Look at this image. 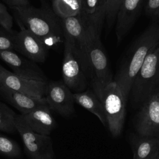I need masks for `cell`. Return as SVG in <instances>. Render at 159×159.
Masks as SVG:
<instances>
[{"instance_id":"6da1fadb","label":"cell","mask_w":159,"mask_h":159,"mask_svg":"<svg viewBox=\"0 0 159 159\" xmlns=\"http://www.w3.org/2000/svg\"><path fill=\"white\" fill-rule=\"evenodd\" d=\"M11 9L16 13L17 21L39 39L48 50L64 42L61 20L53 12L30 5Z\"/></svg>"},{"instance_id":"7a4b0ae2","label":"cell","mask_w":159,"mask_h":159,"mask_svg":"<svg viewBox=\"0 0 159 159\" xmlns=\"http://www.w3.org/2000/svg\"><path fill=\"white\" fill-rule=\"evenodd\" d=\"M159 46V25L148 26L137 39L113 80L129 97L133 81L148 55Z\"/></svg>"},{"instance_id":"3957f363","label":"cell","mask_w":159,"mask_h":159,"mask_svg":"<svg viewBox=\"0 0 159 159\" xmlns=\"http://www.w3.org/2000/svg\"><path fill=\"white\" fill-rule=\"evenodd\" d=\"M64 40L71 45L86 76H89V46L93 35L101 31L102 25L80 14L60 19Z\"/></svg>"},{"instance_id":"277c9868","label":"cell","mask_w":159,"mask_h":159,"mask_svg":"<svg viewBox=\"0 0 159 159\" xmlns=\"http://www.w3.org/2000/svg\"><path fill=\"white\" fill-rule=\"evenodd\" d=\"M103 105L107 119V127L111 135L119 137L122 131L125 104L128 97L121 88L112 81L97 96Z\"/></svg>"},{"instance_id":"5b68a950","label":"cell","mask_w":159,"mask_h":159,"mask_svg":"<svg viewBox=\"0 0 159 159\" xmlns=\"http://www.w3.org/2000/svg\"><path fill=\"white\" fill-rule=\"evenodd\" d=\"M159 88V46L147 57L131 87L134 104H142Z\"/></svg>"},{"instance_id":"8992f818","label":"cell","mask_w":159,"mask_h":159,"mask_svg":"<svg viewBox=\"0 0 159 159\" xmlns=\"http://www.w3.org/2000/svg\"><path fill=\"white\" fill-rule=\"evenodd\" d=\"M101 31L92 36L89 46V78L93 92L98 96L112 80L108 59L100 39Z\"/></svg>"},{"instance_id":"52a82bcc","label":"cell","mask_w":159,"mask_h":159,"mask_svg":"<svg viewBox=\"0 0 159 159\" xmlns=\"http://www.w3.org/2000/svg\"><path fill=\"white\" fill-rule=\"evenodd\" d=\"M15 124L29 159H53L54 151L50 135L39 134L33 131L24 122L20 114L16 116Z\"/></svg>"},{"instance_id":"ba28073f","label":"cell","mask_w":159,"mask_h":159,"mask_svg":"<svg viewBox=\"0 0 159 159\" xmlns=\"http://www.w3.org/2000/svg\"><path fill=\"white\" fill-rule=\"evenodd\" d=\"M135 126L140 137L159 138V88L142 104Z\"/></svg>"},{"instance_id":"9c48e42d","label":"cell","mask_w":159,"mask_h":159,"mask_svg":"<svg viewBox=\"0 0 159 159\" xmlns=\"http://www.w3.org/2000/svg\"><path fill=\"white\" fill-rule=\"evenodd\" d=\"M62 77L63 83L71 91L79 93L84 91L86 88V75L70 44L65 40Z\"/></svg>"},{"instance_id":"30bf717a","label":"cell","mask_w":159,"mask_h":159,"mask_svg":"<svg viewBox=\"0 0 159 159\" xmlns=\"http://www.w3.org/2000/svg\"><path fill=\"white\" fill-rule=\"evenodd\" d=\"M45 98L50 109L63 117L75 111L73 93L63 81L48 82Z\"/></svg>"},{"instance_id":"8fae6325","label":"cell","mask_w":159,"mask_h":159,"mask_svg":"<svg viewBox=\"0 0 159 159\" xmlns=\"http://www.w3.org/2000/svg\"><path fill=\"white\" fill-rule=\"evenodd\" d=\"M20 24V30L14 33V49L35 63H43L48 49L39 39Z\"/></svg>"},{"instance_id":"7c38bea8","label":"cell","mask_w":159,"mask_h":159,"mask_svg":"<svg viewBox=\"0 0 159 159\" xmlns=\"http://www.w3.org/2000/svg\"><path fill=\"white\" fill-rule=\"evenodd\" d=\"M0 58L11 68L16 75L29 80L47 82L46 75L35 62L12 50L0 52Z\"/></svg>"},{"instance_id":"4fadbf2b","label":"cell","mask_w":159,"mask_h":159,"mask_svg":"<svg viewBox=\"0 0 159 159\" xmlns=\"http://www.w3.org/2000/svg\"><path fill=\"white\" fill-rule=\"evenodd\" d=\"M0 85L27 96L43 98L45 97L48 82L29 80L16 75L12 72L0 71Z\"/></svg>"},{"instance_id":"5bb4252c","label":"cell","mask_w":159,"mask_h":159,"mask_svg":"<svg viewBox=\"0 0 159 159\" xmlns=\"http://www.w3.org/2000/svg\"><path fill=\"white\" fill-rule=\"evenodd\" d=\"M143 0H124L116 19V34L120 42L128 34L141 10Z\"/></svg>"},{"instance_id":"9a60e30c","label":"cell","mask_w":159,"mask_h":159,"mask_svg":"<svg viewBox=\"0 0 159 159\" xmlns=\"http://www.w3.org/2000/svg\"><path fill=\"white\" fill-rule=\"evenodd\" d=\"M20 116L26 124L35 132L39 134L50 135L57 125L51 110L48 104Z\"/></svg>"},{"instance_id":"2e32d148","label":"cell","mask_w":159,"mask_h":159,"mask_svg":"<svg viewBox=\"0 0 159 159\" xmlns=\"http://www.w3.org/2000/svg\"><path fill=\"white\" fill-rule=\"evenodd\" d=\"M0 92L4 99L21 114L28 113L36 108L47 104L45 98H37L12 90L0 85Z\"/></svg>"},{"instance_id":"e0dca14e","label":"cell","mask_w":159,"mask_h":159,"mask_svg":"<svg viewBox=\"0 0 159 159\" xmlns=\"http://www.w3.org/2000/svg\"><path fill=\"white\" fill-rule=\"evenodd\" d=\"M75 102L95 115L104 126L107 125V119L103 105L93 91H85L73 93Z\"/></svg>"},{"instance_id":"ac0fdd59","label":"cell","mask_w":159,"mask_h":159,"mask_svg":"<svg viewBox=\"0 0 159 159\" xmlns=\"http://www.w3.org/2000/svg\"><path fill=\"white\" fill-rule=\"evenodd\" d=\"M133 144V159H147L159 150V138L140 137Z\"/></svg>"},{"instance_id":"d6986e66","label":"cell","mask_w":159,"mask_h":159,"mask_svg":"<svg viewBox=\"0 0 159 159\" xmlns=\"http://www.w3.org/2000/svg\"><path fill=\"white\" fill-rule=\"evenodd\" d=\"M52 9L60 19L76 16L82 11L81 0H53Z\"/></svg>"},{"instance_id":"ffe728a7","label":"cell","mask_w":159,"mask_h":159,"mask_svg":"<svg viewBox=\"0 0 159 159\" xmlns=\"http://www.w3.org/2000/svg\"><path fill=\"white\" fill-rule=\"evenodd\" d=\"M81 14L90 19L102 24L104 12L99 0H81Z\"/></svg>"},{"instance_id":"44dd1931","label":"cell","mask_w":159,"mask_h":159,"mask_svg":"<svg viewBox=\"0 0 159 159\" xmlns=\"http://www.w3.org/2000/svg\"><path fill=\"white\" fill-rule=\"evenodd\" d=\"M16 116L13 110L0 102V131L7 133L16 132L15 124Z\"/></svg>"},{"instance_id":"7402d4cb","label":"cell","mask_w":159,"mask_h":159,"mask_svg":"<svg viewBox=\"0 0 159 159\" xmlns=\"http://www.w3.org/2000/svg\"><path fill=\"white\" fill-rule=\"evenodd\" d=\"M0 155L11 158H17L21 155V150L16 141L0 134Z\"/></svg>"},{"instance_id":"603a6c76","label":"cell","mask_w":159,"mask_h":159,"mask_svg":"<svg viewBox=\"0 0 159 159\" xmlns=\"http://www.w3.org/2000/svg\"><path fill=\"white\" fill-rule=\"evenodd\" d=\"M124 0H104V17L107 24L111 26L116 21L119 9Z\"/></svg>"},{"instance_id":"cb8c5ba5","label":"cell","mask_w":159,"mask_h":159,"mask_svg":"<svg viewBox=\"0 0 159 159\" xmlns=\"http://www.w3.org/2000/svg\"><path fill=\"white\" fill-rule=\"evenodd\" d=\"M0 25L4 30L9 33H14L12 31V17L8 12L6 6L0 2Z\"/></svg>"},{"instance_id":"d4e9b609","label":"cell","mask_w":159,"mask_h":159,"mask_svg":"<svg viewBox=\"0 0 159 159\" xmlns=\"http://www.w3.org/2000/svg\"><path fill=\"white\" fill-rule=\"evenodd\" d=\"M14 33H9L0 29V52L14 49Z\"/></svg>"},{"instance_id":"484cf974","label":"cell","mask_w":159,"mask_h":159,"mask_svg":"<svg viewBox=\"0 0 159 159\" xmlns=\"http://www.w3.org/2000/svg\"><path fill=\"white\" fill-rule=\"evenodd\" d=\"M145 11L146 13L152 19L159 20V0H147Z\"/></svg>"},{"instance_id":"4316f807","label":"cell","mask_w":159,"mask_h":159,"mask_svg":"<svg viewBox=\"0 0 159 159\" xmlns=\"http://www.w3.org/2000/svg\"><path fill=\"white\" fill-rule=\"evenodd\" d=\"M11 8L16 7L27 6L30 5V2L28 0H3Z\"/></svg>"},{"instance_id":"83f0119b","label":"cell","mask_w":159,"mask_h":159,"mask_svg":"<svg viewBox=\"0 0 159 159\" xmlns=\"http://www.w3.org/2000/svg\"><path fill=\"white\" fill-rule=\"evenodd\" d=\"M159 158V150L153 153L152 156H150L147 159H158Z\"/></svg>"},{"instance_id":"f1b7e54d","label":"cell","mask_w":159,"mask_h":159,"mask_svg":"<svg viewBox=\"0 0 159 159\" xmlns=\"http://www.w3.org/2000/svg\"><path fill=\"white\" fill-rule=\"evenodd\" d=\"M8 70L7 69H6L4 66H2L1 64H0V71H7Z\"/></svg>"},{"instance_id":"f546056e","label":"cell","mask_w":159,"mask_h":159,"mask_svg":"<svg viewBox=\"0 0 159 159\" xmlns=\"http://www.w3.org/2000/svg\"><path fill=\"white\" fill-rule=\"evenodd\" d=\"M100 1V3H101V6H102V9H103V11H104V7H103V6H104V0H99Z\"/></svg>"},{"instance_id":"4dcf8cb0","label":"cell","mask_w":159,"mask_h":159,"mask_svg":"<svg viewBox=\"0 0 159 159\" xmlns=\"http://www.w3.org/2000/svg\"><path fill=\"white\" fill-rule=\"evenodd\" d=\"M0 84H1V81H0Z\"/></svg>"},{"instance_id":"1f68e13d","label":"cell","mask_w":159,"mask_h":159,"mask_svg":"<svg viewBox=\"0 0 159 159\" xmlns=\"http://www.w3.org/2000/svg\"><path fill=\"white\" fill-rule=\"evenodd\" d=\"M158 159H159V158H158Z\"/></svg>"},{"instance_id":"d6a6232c","label":"cell","mask_w":159,"mask_h":159,"mask_svg":"<svg viewBox=\"0 0 159 159\" xmlns=\"http://www.w3.org/2000/svg\"><path fill=\"white\" fill-rule=\"evenodd\" d=\"M52 1H53V0H52Z\"/></svg>"}]
</instances>
